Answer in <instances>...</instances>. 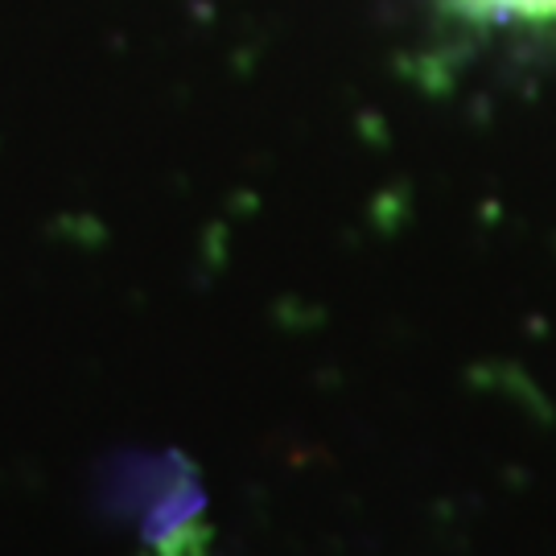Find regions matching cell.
I'll return each mask as SVG.
<instances>
[{
    "instance_id": "1",
    "label": "cell",
    "mask_w": 556,
    "mask_h": 556,
    "mask_svg": "<svg viewBox=\"0 0 556 556\" xmlns=\"http://www.w3.org/2000/svg\"><path fill=\"white\" fill-rule=\"evenodd\" d=\"M466 17L511 29H556V0H454Z\"/></svg>"
}]
</instances>
